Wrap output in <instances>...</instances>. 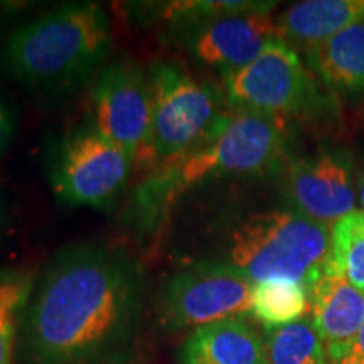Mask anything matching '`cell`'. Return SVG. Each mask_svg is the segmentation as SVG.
<instances>
[{"label":"cell","mask_w":364,"mask_h":364,"mask_svg":"<svg viewBox=\"0 0 364 364\" xmlns=\"http://www.w3.org/2000/svg\"><path fill=\"white\" fill-rule=\"evenodd\" d=\"M331 252V228L299 211L257 213L231 233L230 262L253 284L287 280L309 294L324 275Z\"/></svg>","instance_id":"4"},{"label":"cell","mask_w":364,"mask_h":364,"mask_svg":"<svg viewBox=\"0 0 364 364\" xmlns=\"http://www.w3.org/2000/svg\"><path fill=\"white\" fill-rule=\"evenodd\" d=\"M309 66L331 88L344 93L364 91V17L314 46L306 53Z\"/></svg>","instance_id":"15"},{"label":"cell","mask_w":364,"mask_h":364,"mask_svg":"<svg viewBox=\"0 0 364 364\" xmlns=\"http://www.w3.org/2000/svg\"><path fill=\"white\" fill-rule=\"evenodd\" d=\"M179 364H267L265 344L245 318H225L186 336Z\"/></svg>","instance_id":"13"},{"label":"cell","mask_w":364,"mask_h":364,"mask_svg":"<svg viewBox=\"0 0 364 364\" xmlns=\"http://www.w3.org/2000/svg\"><path fill=\"white\" fill-rule=\"evenodd\" d=\"M91 127L136 162L152 117L149 71L130 58L105 66L91 91Z\"/></svg>","instance_id":"9"},{"label":"cell","mask_w":364,"mask_h":364,"mask_svg":"<svg viewBox=\"0 0 364 364\" xmlns=\"http://www.w3.org/2000/svg\"><path fill=\"white\" fill-rule=\"evenodd\" d=\"M144 277L122 250L75 245L33 289L19 327L24 364H108L139 331Z\"/></svg>","instance_id":"1"},{"label":"cell","mask_w":364,"mask_h":364,"mask_svg":"<svg viewBox=\"0 0 364 364\" xmlns=\"http://www.w3.org/2000/svg\"><path fill=\"white\" fill-rule=\"evenodd\" d=\"M364 17V0H306L294 4L277 22L279 39L309 51Z\"/></svg>","instance_id":"14"},{"label":"cell","mask_w":364,"mask_h":364,"mask_svg":"<svg viewBox=\"0 0 364 364\" xmlns=\"http://www.w3.org/2000/svg\"><path fill=\"white\" fill-rule=\"evenodd\" d=\"M311 299L314 327L324 343L329 363H338L351 351L364 326V292L326 268Z\"/></svg>","instance_id":"12"},{"label":"cell","mask_w":364,"mask_h":364,"mask_svg":"<svg viewBox=\"0 0 364 364\" xmlns=\"http://www.w3.org/2000/svg\"><path fill=\"white\" fill-rule=\"evenodd\" d=\"M351 364H364V326L363 329L359 331L356 341H354L351 351H349L348 356H346Z\"/></svg>","instance_id":"22"},{"label":"cell","mask_w":364,"mask_h":364,"mask_svg":"<svg viewBox=\"0 0 364 364\" xmlns=\"http://www.w3.org/2000/svg\"><path fill=\"white\" fill-rule=\"evenodd\" d=\"M181 48L199 65L230 73L250 65L279 39L270 12L240 14L176 29Z\"/></svg>","instance_id":"10"},{"label":"cell","mask_w":364,"mask_h":364,"mask_svg":"<svg viewBox=\"0 0 364 364\" xmlns=\"http://www.w3.org/2000/svg\"><path fill=\"white\" fill-rule=\"evenodd\" d=\"M364 292V211H354L331 226L327 267Z\"/></svg>","instance_id":"19"},{"label":"cell","mask_w":364,"mask_h":364,"mask_svg":"<svg viewBox=\"0 0 364 364\" xmlns=\"http://www.w3.org/2000/svg\"><path fill=\"white\" fill-rule=\"evenodd\" d=\"M110 46L112 26L102 6L65 4L17 27L4 44L0 65L29 88L65 91L97 73Z\"/></svg>","instance_id":"3"},{"label":"cell","mask_w":364,"mask_h":364,"mask_svg":"<svg viewBox=\"0 0 364 364\" xmlns=\"http://www.w3.org/2000/svg\"><path fill=\"white\" fill-rule=\"evenodd\" d=\"M225 93L233 110L285 118L309 108L316 85L292 46L273 39L250 65L226 73Z\"/></svg>","instance_id":"7"},{"label":"cell","mask_w":364,"mask_h":364,"mask_svg":"<svg viewBox=\"0 0 364 364\" xmlns=\"http://www.w3.org/2000/svg\"><path fill=\"white\" fill-rule=\"evenodd\" d=\"M134 164L90 124L65 140L53 164L51 188L70 206L103 208L125 188Z\"/></svg>","instance_id":"8"},{"label":"cell","mask_w":364,"mask_h":364,"mask_svg":"<svg viewBox=\"0 0 364 364\" xmlns=\"http://www.w3.org/2000/svg\"><path fill=\"white\" fill-rule=\"evenodd\" d=\"M34 289L31 273L9 270L0 273V364H12L17 348L21 318Z\"/></svg>","instance_id":"20"},{"label":"cell","mask_w":364,"mask_h":364,"mask_svg":"<svg viewBox=\"0 0 364 364\" xmlns=\"http://www.w3.org/2000/svg\"><path fill=\"white\" fill-rule=\"evenodd\" d=\"M359 201H361V206L364 211V167L361 171V176H359Z\"/></svg>","instance_id":"23"},{"label":"cell","mask_w":364,"mask_h":364,"mask_svg":"<svg viewBox=\"0 0 364 364\" xmlns=\"http://www.w3.org/2000/svg\"><path fill=\"white\" fill-rule=\"evenodd\" d=\"M253 282L231 263L196 262L164 282L156 300L167 331L201 327L252 311Z\"/></svg>","instance_id":"6"},{"label":"cell","mask_w":364,"mask_h":364,"mask_svg":"<svg viewBox=\"0 0 364 364\" xmlns=\"http://www.w3.org/2000/svg\"><path fill=\"white\" fill-rule=\"evenodd\" d=\"M149 75L152 117L136 159L147 167V174L198 142L225 113L216 86L194 78L176 63H154Z\"/></svg>","instance_id":"5"},{"label":"cell","mask_w":364,"mask_h":364,"mask_svg":"<svg viewBox=\"0 0 364 364\" xmlns=\"http://www.w3.org/2000/svg\"><path fill=\"white\" fill-rule=\"evenodd\" d=\"M309 290L287 280H267L253 285L252 314L267 331L292 324L309 311Z\"/></svg>","instance_id":"16"},{"label":"cell","mask_w":364,"mask_h":364,"mask_svg":"<svg viewBox=\"0 0 364 364\" xmlns=\"http://www.w3.org/2000/svg\"><path fill=\"white\" fill-rule=\"evenodd\" d=\"M267 364H331L311 318L267 331Z\"/></svg>","instance_id":"18"},{"label":"cell","mask_w":364,"mask_h":364,"mask_svg":"<svg viewBox=\"0 0 364 364\" xmlns=\"http://www.w3.org/2000/svg\"><path fill=\"white\" fill-rule=\"evenodd\" d=\"M289 127L280 117L225 112L198 142L152 169L136 186L130 216L154 230L188 191L209 179L272 169L287 152Z\"/></svg>","instance_id":"2"},{"label":"cell","mask_w":364,"mask_h":364,"mask_svg":"<svg viewBox=\"0 0 364 364\" xmlns=\"http://www.w3.org/2000/svg\"><path fill=\"white\" fill-rule=\"evenodd\" d=\"M11 134H12L11 113H9L6 105H4L2 100H0V156H2V152L7 147Z\"/></svg>","instance_id":"21"},{"label":"cell","mask_w":364,"mask_h":364,"mask_svg":"<svg viewBox=\"0 0 364 364\" xmlns=\"http://www.w3.org/2000/svg\"><path fill=\"white\" fill-rule=\"evenodd\" d=\"M287 194L295 211L329 228L356 208L351 166L338 154H317L290 164Z\"/></svg>","instance_id":"11"},{"label":"cell","mask_w":364,"mask_h":364,"mask_svg":"<svg viewBox=\"0 0 364 364\" xmlns=\"http://www.w3.org/2000/svg\"><path fill=\"white\" fill-rule=\"evenodd\" d=\"M277 2H255V0H176V2L144 4L147 11L154 12V19L174 26V29L199 24L240 14L270 12Z\"/></svg>","instance_id":"17"}]
</instances>
